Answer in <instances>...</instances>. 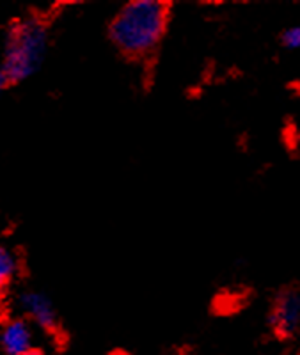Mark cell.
Wrapping results in <instances>:
<instances>
[{
  "label": "cell",
  "instance_id": "3",
  "mask_svg": "<svg viewBox=\"0 0 300 355\" xmlns=\"http://www.w3.org/2000/svg\"><path fill=\"white\" fill-rule=\"evenodd\" d=\"M270 325L283 338L300 329V290H284L277 295L270 313Z\"/></svg>",
  "mask_w": 300,
  "mask_h": 355
},
{
  "label": "cell",
  "instance_id": "8",
  "mask_svg": "<svg viewBox=\"0 0 300 355\" xmlns=\"http://www.w3.org/2000/svg\"><path fill=\"white\" fill-rule=\"evenodd\" d=\"M8 84H9L8 77H6L4 69H2V66H0V93L4 91V87H6V85H8Z\"/></svg>",
  "mask_w": 300,
  "mask_h": 355
},
{
  "label": "cell",
  "instance_id": "9",
  "mask_svg": "<svg viewBox=\"0 0 300 355\" xmlns=\"http://www.w3.org/2000/svg\"><path fill=\"white\" fill-rule=\"evenodd\" d=\"M21 355H41V354H39V352H37V350H34V348H33V350L25 352V354H21Z\"/></svg>",
  "mask_w": 300,
  "mask_h": 355
},
{
  "label": "cell",
  "instance_id": "7",
  "mask_svg": "<svg viewBox=\"0 0 300 355\" xmlns=\"http://www.w3.org/2000/svg\"><path fill=\"white\" fill-rule=\"evenodd\" d=\"M283 43L284 46H288V49H300V25L284 31Z\"/></svg>",
  "mask_w": 300,
  "mask_h": 355
},
{
  "label": "cell",
  "instance_id": "1",
  "mask_svg": "<svg viewBox=\"0 0 300 355\" xmlns=\"http://www.w3.org/2000/svg\"><path fill=\"white\" fill-rule=\"evenodd\" d=\"M170 4L160 0L126 2L112 18L109 36L126 57L141 59L159 49L169 25Z\"/></svg>",
  "mask_w": 300,
  "mask_h": 355
},
{
  "label": "cell",
  "instance_id": "5",
  "mask_svg": "<svg viewBox=\"0 0 300 355\" xmlns=\"http://www.w3.org/2000/svg\"><path fill=\"white\" fill-rule=\"evenodd\" d=\"M0 345L8 355H21L33 350V331L25 320L15 318L8 322L0 332Z\"/></svg>",
  "mask_w": 300,
  "mask_h": 355
},
{
  "label": "cell",
  "instance_id": "4",
  "mask_svg": "<svg viewBox=\"0 0 300 355\" xmlns=\"http://www.w3.org/2000/svg\"><path fill=\"white\" fill-rule=\"evenodd\" d=\"M20 307L25 315L45 331H53L57 327V313L52 300L39 291H24L20 295Z\"/></svg>",
  "mask_w": 300,
  "mask_h": 355
},
{
  "label": "cell",
  "instance_id": "2",
  "mask_svg": "<svg viewBox=\"0 0 300 355\" xmlns=\"http://www.w3.org/2000/svg\"><path fill=\"white\" fill-rule=\"evenodd\" d=\"M48 49L46 27L37 20H25L12 25L4 50V69L8 82H24L39 69Z\"/></svg>",
  "mask_w": 300,
  "mask_h": 355
},
{
  "label": "cell",
  "instance_id": "6",
  "mask_svg": "<svg viewBox=\"0 0 300 355\" xmlns=\"http://www.w3.org/2000/svg\"><path fill=\"white\" fill-rule=\"evenodd\" d=\"M18 272V259L8 247L0 245V290L11 283Z\"/></svg>",
  "mask_w": 300,
  "mask_h": 355
}]
</instances>
